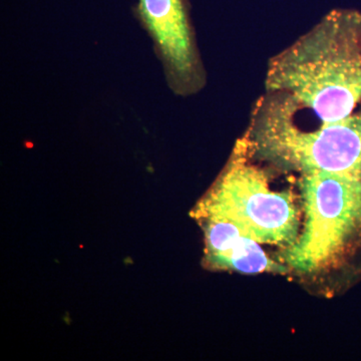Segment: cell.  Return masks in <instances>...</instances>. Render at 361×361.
Instances as JSON below:
<instances>
[{
  "mask_svg": "<svg viewBox=\"0 0 361 361\" xmlns=\"http://www.w3.org/2000/svg\"><path fill=\"white\" fill-rule=\"evenodd\" d=\"M268 92L311 109L323 123L338 122L361 102V13L334 11L271 59Z\"/></svg>",
  "mask_w": 361,
  "mask_h": 361,
  "instance_id": "6da1fadb",
  "label": "cell"
},
{
  "mask_svg": "<svg viewBox=\"0 0 361 361\" xmlns=\"http://www.w3.org/2000/svg\"><path fill=\"white\" fill-rule=\"evenodd\" d=\"M142 25L173 80L188 82L196 70L191 28L183 0H137Z\"/></svg>",
  "mask_w": 361,
  "mask_h": 361,
  "instance_id": "5b68a950",
  "label": "cell"
},
{
  "mask_svg": "<svg viewBox=\"0 0 361 361\" xmlns=\"http://www.w3.org/2000/svg\"><path fill=\"white\" fill-rule=\"evenodd\" d=\"M305 224L283 253L287 264L303 273L326 267L361 226V180L327 172L303 173Z\"/></svg>",
  "mask_w": 361,
  "mask_h": 361,
  "instance_id": "277c9868",
  "label": "cell"
},
{
  "mask_svg": "<svg viewBox=\"0 0 361 361\" xmlns=\"http://www.w3.org/2000/svg\"><path fill=\"white\" fill-rule=\"evenodd\" d=\"M239 145L234 158L199 209L203 218L230 221L259 243L290 246L298 234V213L290 196L271 191L264 173Z\"/></svg>",
  "mask_w": 361,
  "mask_h": 361,
  "instance_id": "3957f363",
  "label": "cell"
},
{
  "mask_svg": "<svg viewBox=\"0 0 361 361\" xmlns=\"http://www.w3.org/2000/svg\"><path fill=\"white\" fill-rule=\"evenodd\" d=\"M297 106L284 94L263 101L246 142L249 151L301 174L327 172L361 180V109L303 132L294 123Z\"/></svg>",
  "mask_w": 361,
  "mask_h": 361,
  "instance_id": "7a4b0ae2",
  "label": "cell"
},
{
  "mask_svg": "<svg viewBox=\"0 0 361 361\" xmlns=\"http://www.w3.org/2000/svg\"><path fill=\"white\" fill-rule=\"evenodd\" d=\"M207 251L214 264L243 273L284 272V266L266 256L259 242L230 221L205 218Z\"/></svg>",
  "mask_w": 361,
  "mask_h": 361,
  "instance_id": "8992f818",
  "label": "cell"
}]
</instances>
